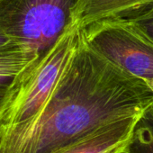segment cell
Instances as JSON below:
<instances>
[{"instance_id": "cell-1", "label": "cell", "mask_w": 153, "mask_h": 153, "mask_svg": "<svg viewBox=\"0 0 153 153\" xmlns=\"http://www.w3.org/2000/svg\"><path fill=\"white\" fill-rule=\"evenodd\" d=\"M153 109L148 83L92 50L83 37L42 110L0 132V153H58L101 127Z\"/></svg>"}, {"instance_id": "cell-2", "label": "cell", "mask_w": 153, "mask_h": 153, "mask_svg": "<svg viewBox=\"0 0 153 153\" xmlns=\"http://www.w3.org/2000/svg\"><path fill=\"white\" fill-rule=\"evenodd\" d=\"M82 28L76 24L32 68L8 87L0 105V132L34 117L44 106L79 49Z\"/></svg>"}, {"instance_id": "cell-13", "label": "cell", "mask_w": 153, "mask_h": 153, "mask_svg": "<svg viewBox=\"0 0 153 153\" xmlns=\"http://www.w3.org/2000/svg\"><path fill=\"white\" fill-rule=\"evenodd\" d=\"M152 111H153V109H152Z\"/></svg>"}, {"instance_id": "cell-5", "label": "cell", "mask_w": 153, "mask_h": 153, "mask_svg": "<svg viewBox=\"0 0 153 153\" xmlns=\"http://www.w3.org/2000/svg\"><path fill=\"white\" fill-rule=\"evenodd\" d=\"M141 116L126 117L106 124L58 153H126Z\"/></svg>"}, {"instance_id": "cell-10", "label": "cell", "mask_w": 153, "mask_h": 153, "mask_svg": "<svg viewBox=\"0 0 153 153\" xmlns=\"http://www.w3.org/2000/svg\"><path fill=\"white\" fill-rule=\"evenodd\" d=\"M15 48H21V49H23L16 42H14L10 37H8L7 34H5L4 33H2L1 31H0V51L15 49Z\"/></svg>"}, {"instance_id": "cell-4", "label": "cell", "mask_w": 153, "mask_h": 153, "mask_svg": "<svg viewBox=\"0 0 153 153\" xmlns=\"http://www.w3.org/2000/svg\"><path fill=\"white\" fill-rule=\"evenodd\" d=\"M87 44L125 72L153 80V41L127 21H105L82 28Z\"/></svg>"}, {"instance_id": "cell-7", "label": "cell", "mask_w": 153, "mask_h": 153, "mask_svg": "<svg viewBox=\"0 0 153 153\" xmlns=\"http://www.w3.org/2000/svg\"><path fill=\"white\" fill-rule=\"evenodd\" d=\"M36 64V59L21 48L0 51V86H10L22 72Z\"/></svg>"}, {"instance_id": "cell-12", "label": "cell", "mask_w": 153, "mask_h": 153, "mask_svg": "<svg viewBox=\"0 0 153 153\" xmlns=\"http://www.w3.org/2000/svg\"><path fill=\"white\" fill-rule=\"evenodd\" d=\"M148 83V85L149 86V88L152 89V91H153V80L152 81H149V82H147Z\"/></svg>"}, {"instance_id": "cell-11", "label": "cell", "mask_w": 153, "mask_h": 153, "mask_svg": "<svg viewBox=\"0 0 153 153\" xmlns=\"http://www.w3.org/2000/svg\"><path fill=\"white\" fill-rule=\"evenodd\" d=\"M9 86H0V105H1Z\"/></svg>"}, {"instance_id": "cell-8", "label": "cell", "mask_w": 153, "mask_h": 153, "mask_svg": "<svg viewBox=\"0 0 153 153\" xmlns=\"http://www.w3.org/2000/svg\"><path fill=\"white\" fill-rule=\"evenodd\" d=\"M126 153H153V111L143 114L134 130Z\"/></svg>"}, {"instance_id": "cell-9", "label": "cell", "mask_w": 153, "mask_h": 153, "mask_svg": "<svg viewBox=\"0 0 153 153\" xmlns=\"http://www.w3.org/2000/svg\"><path fill=\"white\" fill-rule=\"evenodd\" d=\"M127 22L153 41V10Z\"/></svg>"}, {"instance_id": "cell-3", "label": "cell", "mask_w": 153, "mask_h": 153, "mask_svg": "<svg viewBox=\"0 0 153 153\" xmlns=\"http://www.w3.org/2000/svg\"><path fill=\"white\" fill-rule=\"evenodd\" d=\"M82 0H0V31L37 63L76 24Z\"/></svg>"}, {"instance_id": "cell-6", "label": "cell", "mask_w": 153, "mask_h": 153, "mask_svg": "<svg viewBox=\"0 0 153 153\" xmlns=\"http://www.w3.org/2000/svg\"><path fill=\"white\" fill-rule=\"evenodd\" d=\"M153 10V0H82L76 21L81 28L105 21H130Z\"/></svg>"}]
</instances>
